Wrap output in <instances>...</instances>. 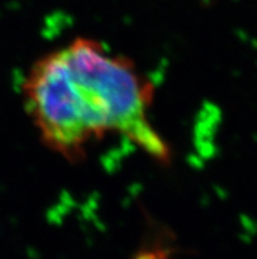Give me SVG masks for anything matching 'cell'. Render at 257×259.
Masks as SVG:
<instances>
[{
	"label": "cell",
	"mask_w": 257,
	"mask_h": 259,
	"mask_svg": "<svg viewBox=\"0 0 257 259\" xmlns=\"http://www.w3.org/2000/svg\"><path fill=\"white\" fill-rule=\"evenodd\" d=\"M23 92L43 145L67 161L84 159L88 145L113 133L170 162V148L148 118L152 84L97 39L78 37L37 59Z\"/></svg>",
	"instance_id": "cell-1"
}]
</instances>
